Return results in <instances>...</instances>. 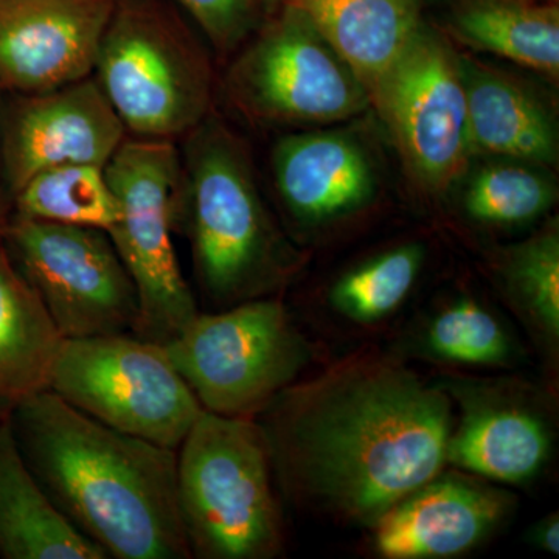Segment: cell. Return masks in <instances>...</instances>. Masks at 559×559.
I'll return each mask as SVG.
<instances>
[{
    "mask_svg": "<svg viewBox=\"0 0 559 559\" xmlns=\"http://www.w3.org/2000/svg\"><path fill=\"white\" fill-rule=\"evenodd\" d=\"M452 417L440 384L366 353L294 382L255 419L288 498L371 528L448 465Z\"/></svg>",
    "mask_w": 559,
    "mask_h": 559,
    "instance_id": "1",
    "label": "cell"
},
{
    "mask_svg": "<svg viewBox=\"0 0 559 559\" xmlns=\"http://www.w3.org/2000/svg\"><path fill=\"white\" fill-rule=\"evenodd\" d=\"M40 487L108 558H191L178 503V450L128 436L44 390L11 415Z\"/></svg>",
    "mask_w": 559,
    "mask_h": 559,
    "instance_id": "2",
    "label": "cell"
},
{
    "mask_svg": "<svg viewBox=\"0 0 559 559\" xmlns=\"http://www.w3.org/2000/svg\"><path fill=\"white\" fill-rule=\"evenodd\" d=\"M178 215L198 283L219 310L272 297L297 267L257 186L248 150L209 116L187 134Z\"/></svg>",
    "mask_w": 559,
    "mask_h": 559,
    "instance_id": "3",
    "label": "cell"
},
{
    "mask_svg": "<svg viewBox=\"0 0 559 559\" xmlns=\"http://www.w3.org/2000/svg\"><path fill=\"white\" fill-rule=\"evenodd\" d=\"M178 503L191 558L277 557L282 511L255 418L202 411L178 448Z\"/></svg>",
    "mask_w": 559,
    "mask_h": 559,
    "instance_id": "4",
    "label": "cell"
},
{
    "mask_svg": "<svg viewBox=\"0 0 559 559\" xmlns=\"http://www.w3.org/2000/svg\"><path fill=\"white\" fill-rule=\"evenodd\" d=\"M92 75L124 130L140 139L173 142L210 116L209 55L151 0H117Z\"/></svg>",
    "mask_w": 559,
    "mask_h": 559,
    "instance_id": "5",
    "label": "cell"
},
{
    "mask_svg": "<svg viewBox=\"0 0 559 559\" xmlns=\"http://www.w3.org/2000/svg\"><path fill=\"white\" fill-rule=\"evenodd\" d=\"M164 348L202 411L224 417L255 418L314 359L275 297L198 312Z\"/></svg>",
    "mask_w": 559,
    "mask_h": 559,
    "instance_id": "6",
    "label": "cell"
},
{
    "mask_svg": "<svg viewBox=\"0 0 559 559\" xmlns=\"http://www.w3.org/2000/svg\"><path fill=\"white\" fill-rule=\"evenodd\" d=\"M105 171L120 209L108 235L138 290L134 334L167 344L200 312L173 246L182 159L171 140L124 139Z\"/></svg>",
    "mask_w": 559,
    "mask_h": 559,
    "instance_id": "7",
    "label": "cell"
},
{
    "mask_svg": "<svg viewBox=\"0 0 559 559\" xmlns=\"http://www.w3.org/2000/svg\"><path fill=\"white\" fill-rule=\"evenodd\" d=\"M49 390L109 428L171 450L202 414L164 345L132 333L62 340Z\"/></svg>",
    "mask_w": 559,
    "mask_h": 559,
    "instance_id": "8",
    "label": "cell"
},
{
    "mask_svg": "<svg viewBox=\"0 0 559 559\" xmlns=\"http://www.w3.org/2000/svg\"><path fill=\"white\" fill-rule=\"evenodd\" d=\"M235 108L275 124H333L371 106L366 84L293 3L260 32L226 76Z\"/></svg>",
    "mask_w": 559,
    "mask_h": 559,
    "instance_id": "9",
    "label": "cell"
},
{
    "mask_svg": "<svg viewBox=\"0 0 559 559\" xmlns=\"http://www.w3.org/2000/svg\"><path fill=\"white\" fill-rule=\"evenodd\" d=\"M2 245L62 340L134 334L138 290L105 230L13 216Z\"/></svg>",
    "mask_w": 559,
    "mask_h": 559,
    "instance_id": "10",
    "label": "cell"
},
{
    "mask_svg": "<svg viewBox=\"0 0 559 559\" xmlns=\"http://www.w3.org/2000/svg\"><path fill=\"white\" fill-rule=\"evenodd\" d=\"M412 178L439 194L465 173L471 148L468 105L459 55L423 25L370 95Z\"/></svg>",
    "mask_w": 559,
    "mask_h": 559,
    "instance_id": "11",
    "label": "cell"
},
{
    "mask_svg": "<svg viewBox=\"0 0 559 559\" xmlns=\"http://www.w3.org/2000/svg\"><path fill=\"white\" fill-rule=\"evenodd\" d=\"M0 108L3 175L13 200L38 173L68 164L106 167L127 139L94 75L58 90L16 95Z\"/></svg>",
    "mask_w": 559,
    "mask_h": 559,
    "instance_id": "12",
    "label": "cell"
},
{
    "mask_svg": "<svg viewBox=\"0 0 559 559\" xmlns=\"http://www.w3.org/2000/svg\"><path fill=\"white\" fill-rule=\"evenodd\" d=\"M117 0H0V90H58L94 73Z\"/></svg>",
    "mask_w": 559,
    "mask_h": 559,
    "instance_id": "13",
    "label": "cell"
},
{
    "mask_svg": "<svg viewBox=\"0 0 559 559\" xmlns=\"http://www.w3.org/2000/svg\"><path fill=\"white\" fill-rule=\"evenodd\" d=\"M440 385L459 407L448 441V465L506 485H525L543 473L554 430L524 393L500 382L459 378Z\"/></svg>",
    "mask_w": 559,
    "mask_h": 559,
    "instance_id": "14",
    "label": "cell"
},
{
    "mask_svg": "<svg viewBox=\"0 0 559 559\" xmlns=\"http://www.w3.org/2000/svg\"><path fill=\"white\" fill-rule=\"evenodd\" d=\"M514 498L463 471H441L373 525V546L388 559L455 558L503 524Z\"/></svg>",
    "mask_w": 559,
    "mask_h": 559,
    "instance_id": "15",
    "label": "cell"
},
{
    "mask_svg": "<svg viewBox=\"0 0 559 559\" xmlns=\"http://www.w3.org/2000/svg\"><path fill=\"white\" fill-rule=\"evenodd\" d=\"M272 173L283 207L304 229L340 224L364 212L378 194V170L366 143L342 130L280 139Z\"/></svg>",
    "mask_w": 559,
    "mask_h": 559,
    "instance_id": "16",
    "label": "cell"
},
{
    "mask_svg": "<svg viewBox=\"0 0 559 559\" xmlns=\"http://www.w3.org/2000/svg\"><path fill=\"white\" fill-rule=\"evenodd\" d=\"M473 154L551 167L559 156L557 114L509 73L459 57Z\"/></svg>",
    "mask_w": 559,
    "mask_h": 559,
    "instance_id": "17",
    "label": "cell"
},
{
    "mask_svg": "<svg viewBox=\"0 0 559 559\" xmlns=\"http://www.w3.org/2000/svg\"><path fill=\"white\" fill-rule=\"evenodd\" d=\"M0 557L108 558L66 520L40 487L22 455L11 418L0 419Z\"/></svg>",
    "mask_w": 559,
    "mask_h": 559,
    "instance_id": "18",
    "label": "cell"
},
{
    "mask_svg": "<svg viewBox=\"0 0 559 559\" xmlns=\"http://www.w3.org/2000/svg\"><path fill=\"white\" fill-rule=\"evenodd\" d=\"M304 11L367 91L377 90L425 25L419 0H285ZM283 2V3H285Z\"/></svg>",
    "mask_w": 559,
    "mask_h": 559,
    "instance_id": "19",
    "label": "cell"
},
{
    "mask_svg": "<svg viewBox=\"0 0 559 559\" xmlns=\"http://www.w3.org/2000/svg\"><path fill=\"white\" fill-rule=\"evenodd\" d=\"M61 334L0 242V419L49 390Z\"/></svg>",
    "mask_w": 559,
    "mask_h": 559,
    "instance_id": "20",
    "label": "cell"
},
{
    "mask_svg": "<svg viewBox=\"0 0 559 559\" xmlns=\"http://www.w3.org/2000/svg\"><path fill=\"white\" fill-rule=\"evenodd\" d=\"M450 31L469 49L495 53L558 79V5L527 0H457Z\"/></svg>",
    "mask_w": 559,
    "mask_h": 559,
    "instance_id": "21",
    "label": "cell"
},
{
    "mask_svg": "<svg viewBox=\"0 0 559 559\" xmlns=\"http://www.w3.org/2000/svg\"><path fill=\"white\" fill-rule=\"evenodd\" d=\"M503 299L550 358L559 345V227L550 221L528 240L500 250L496 260Z\"/></svg>",
    "mask_w": 559,
    "mask_h": 559,
    "instance_id": "22",
    "label": "cell"
},
{
    "mask_svg": "<svg viewBox=\"0 0 559 559\" xmlns=\"http://www.w3.org/2000/svg\"><path fill=\"white\" fill-rule=\"evenodd\" d=\"M418 356L447 366L511 367L521 359L513 331L499 314L469 296L455 297L423 320Z\"/></svg>",
    "mask_w": 559,
    "mask_h": 559,
    "instance_id": "23",
    "label": "cell"
},
{
    "mask_svg": "<svg viewBox=\"0 0 559 559\" xmlns=\"http://www.w3.org/2000/svg\"><path fill=\"white\" fill-rule=\"evenodd\" d=\"M120 209L105 167L68 164L33 176L13 197L14 218L92 227L106 234Z\"/></svg>",
    "mask_w": 559,
    "mask_h": 559,
    "instance_id": "24",
    "label": "cell"
},
{
    "mask_svg": "<svg viewBox=\"0 0 559 559\" xmlns=\"http://www.w3.org/2000/svg\"><path fill=\"white\" fill-rule=\"evenodd\" d=\"M425 260V248L407 242L356 264L331 285V311L352 325H380L409 299Z\"/></svg>",
    "mask_w": 559,
    "mask_h": 559,
    "instance_id": "25",
    "label": "cell"
},
{
    "mask_svg": "<svg viewBox=\"0 0 559 559\" xmlns=\"http://www.w3.org/2000/svg\"><path fill=\"white\" fill-rule=\"evenodd\" d=\"M557 197V186L544 167L495 157L471 173L460 202L474 223L509 229L543 218Z\"/></svg>",
    "mask_w": 559,
    "mask_h": 559,
    "instance_id": "26",
    "label": "cell"
},
{
    "mask_svg": "<svg viewBox=\"0 0 559 559\" xmlns=\"http://www.w3.org/2000/svg\"><path fill=\"white\" fill-rule=\"evenodd\" d=\"M200 25L221 53H229L248 38L259 17L260 0H176Z\"/></svg>",
    "mask_w": 559,
    "mask_h": 559,
    "instance_id": "27",
    "label": "cell"
},
{
    "mask_svg": "<svg viewBox=\"0 0 559 559\" xmlns=\"http://www.w3.org/2000/svg\"><path fill=\"white\" fill-rule=\"evenodd\" d=\"M525 540L530 546L535 547L546 554L559 555V518L558 513H550L544 516L543 520L535 522L528 528Z\"/></svg>",
    "mask_w": 559,
    "mask_h": 559,
    "instance_id": "28",
    "label": "cell"
},
{
    "mask_svg": "<svg viewBox=\"0 0 559 559\" xmlns=\"http://www.w3.org/2000/svg\"><path fill=\"white\" fill-rule=\"evenodd\" d=\"M2 94L3 91L0 90V108H2ZM11 218H13V200H11L5 175H3L2 148H0V242H2Z\"/></svg>",
    "mask_w": 559,
    "mask_h": 559,
    "instance_id": "29",
    "label": "cell"
},
{
    "mask_svg": "<svg viewBox=\"0 0 559 559\" xmlns=\"http://www.w3.org/2000/svg\"><path fill=\"white\" fill-rule=\"evenodd\" d=\"M270 9H275V7L282 5L285 0H263Z\"/></svg>",
    "mask_w": 559,
    "mask_h": 559,
    "instance_id": "30",
    "label": "cell"
},
{
    "mask_svg": "<svg viewBox=\"0 0 559 559\" xmlns=\"http://www.w3.org/2000/svg\"><path fill=\"white\" fill-rule=\"evenodd\" d=\"M527 2H539V0H527Z\"/></svg>",
    "mask_w": 559,
    "mask_h": 559,
    "instance_id": "31",
    "label": "cell"
}]
</instances>
